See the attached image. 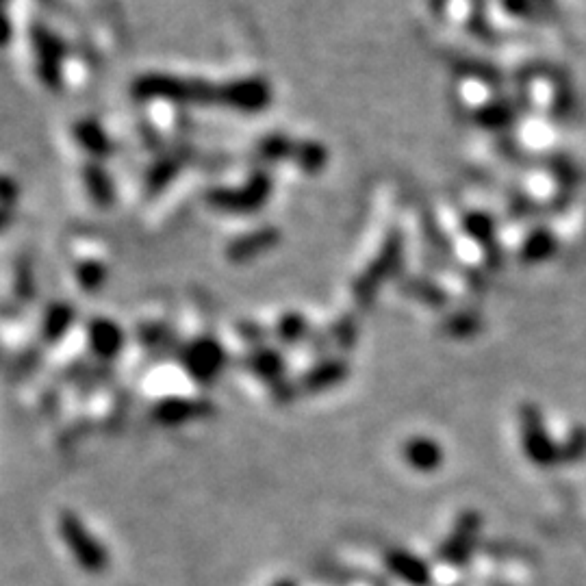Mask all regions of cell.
I'll return each instance as SVG.
<instances>
[{"mask_svg":"<svg viewBox=\"0 0 586 586\" xmlns=\"http://www.w3.org/2000/svg\"><path fill=\"white\" fill-rule=\"evenodd\" d=\"M135 94L142 98H165L174 103L211 105L220 103L239 111H261L270 103L272 92L261 79H244L228 85H213L200 79H181V76L150 74L135 83Z\"/></svg>","mask_w":586,"mask_h":586,"instance_id":"obj_1","label":"cell"},{"mask_svg":"<svg viewBox=\"0 0 586 586\" xmlns=\"http://www.w3.org/2000/svg\"><path fill=\"white\" fill-rule=\"evenodd\" d=\"M57 530L72 560L85 573L100 576V573H105L109 569L111 565L109 550L74 511H63L59 515Z\"/></svg>","mask_w":586,"mask_h":586,"instance_id":"obj_2","label":"cell"},{"mask_svg":"<svg viewBox=\"0 0 586 586\" xmlns=\"http://www.w3.org/2000/svg\"><path fill=\"white\" fill-rule=\"evenodd\" d=\"M176 359L191 382H196L198 387H211L226 372L228 350L220 339L211 335H200L181 343Z\"/></svg>","mask_w":586,"mask_h":586,"instance_id":"obj_3","label":"cell"},{"mask_svg":"<svg viewBox=\"0 0 586 586\" xmlns=\"http://www.w3.org/2000/svg\"><path fill=\"white\" fill-rule=\"evenodd\" d=\"M480 528H482L480 513L465 511V513L458 515L450 534L443 539L439 552H437L441 563L448 565V567H454V569L465 567L478 547Z\"/></svg>","mask_w":586,"mask_h":586,"instance_id":"obj_4","label":"cell"},{"mask_svg":"<svg viewBox=\"0 0 586 586\" xmlns=\"http://www.w3.org/2000/svg\"><path fill=\"white\" fill-rule=\"evenodd\" d=\"M213 413V400L202 396H165L150 406V419L163 428H181Z\"/></svg>","mask_w":586,"mask_h":586,"instance_id":"obj_5","label":"cell"},{"mask_svg":"<svg viewBox=\"0 0 586 586\" xmlns=\"http://www.w3.org/2000/svg\"><path fill=\"white\" fill-rule=\"evenodd\" d=\"M400 265V244L398 241H391V244L382 250L374 263L367 267V270L356 278L354 283V302L359 304L361 309H369L376 302L378 289L387 283V280L396 274Z\"/></svg>","mask_w":586,"mask_h":586,"instance_id":"obj_6","label":"cell"},{"mask_svg":"<svg viewBox=\"0 0 586 586\" xmlns=\"http://www.w3.org/2000/svg\"><path fill=\"white\" fill-rule=\"evenodd\" d=\"M352 374L350 363L341 356H324L317 363H313L309 369L298 376V389L302 396H322L343 385Z\"/></svg>","mask_w":586,"mask_h":586,"instance_id":"obj_7","label":"cell"},{"mask_svg":"<svg viewBox=\"0 0 586 586\" xmlns=\"http://www.w3.org/2000/svg\"><path fill=\"white\" fill-rule=\"evenodd\" d=\"M85 343L100 365H109L124 352L126 333L109 317H94L85 326Z\"/></svg>","mask_w":586,"mask_h":586,"instance_id":"obj_8","label":"cell"},{"mask_svg":"<svg viewBox=\"0 0 586 586\" xmlns=\"http://www.w3.org/2000/svg\"><path fill=\"white\" fill-rule=\"evenodd\" d=\"M239 367H241V372H246L252 378L263 382L267 389H272V387L280 385V382L287 380L285 354L272 348L270 343H265V346H259V348H250L239 359Z\"/></svg>","mask_w":586,"mask_h":586,"instance_id":"obj_9","label":"cell"},{"mask_svg":"<svg viewBox=\"0 0 586 586\" xmlns=\"http://www.w3.org/2000/svg\"><path fill=\"white\" fill-rule=\"evenodd\" d=\"M521 435H524V450L534 465L550 467L560 458V450L547 437L541 415L534 406H526L521 411Z\"/></svg>","mask_w":586,"mask_h":586,"instance_id":"obj_10","label":"cell"},{"mask_svg":"<svg viewBox=\"0 0 586 586\" xmlns=\"http://www.w3.org/2000/svg\"><path fill=\"white\" fill-rule=\"evenodd\" d=\"M387 571L404 586H432L435 584V576L432 569L422 556H417L404 547H391L382 556Z\"/></svg>","mask_w":586,"mask_h":586,"instance_id":"obj_11","label":"cell"},{"mask_svg":"<svg viewBox=\"0 0 586 586\" xmlns=\"http://www.w3.org/2000/svg\"><path fill=\"white\" fill-rule=\"evenodd\" d=\"M402 458L417 474H435L443 467L445 452L437 439L417 435L402 445Z\"/></svg>","mask_w":586,"mask_h":586,"instance_id":"obj_12","label":"cell"},{"mask_svg":"<svg viewBox=\"0 0 586 586\" xmlns=\"http://www.w3.org/2000/svg\"><path fill=\"white\" fill-rule=\"evenodd\" d=\"M76 322V311L68 302H53L44 311L42 317V341L46 346H57L63 339L70 335V330Z\"/></svg>","mask_w":586,"mask_h":586,"instance_id":"obj_13","label":"cell"},{"mask_svg":"<svg viewBox=\"0 0 586 586\" xmlns=\"http://www.w3.org/2000/svg\"><path fill=\"white\" fill-rule=\"evenodd\" d=\"M274 337L283 343L285 348L302 346L304 341L311 339V326L302 313L291 311L278 317V322L274 326Z\"/></svg>","mask_w":586,"mask_h":586,"instance_id":"obj_14","label":"cell"},{"mask_svg":"<svg viewBox=\"0 0 586 586\" xmlns=\"http://www.w3.org/2000/svg\"><path fill=\"white\" fill-rule=\"evenodd\" d=\"M137 341L150 352H168V350L178 352V348H181V346H176V343H172L174 341L172 330L159 322L139 326L137 328Z\"/></svg>","mask_w":586,"mask_h":586,"instance_id":"obj_15","label":"cell"},{"mask_svg":"<svg viewBox=\"0 0 586 586\" xmlns=\"http://www.w3.org/2000/svg\"><path fill=\"white\" fill-rule=\"evenodd\" d=\"M274 241H276V235L267 233V231H261L257 235L241 237L239 241H235V244L231 246V250H228V257H231L233 261L254 259V257H259V254H263L267 248H272Z\"/></svg>","mask_w":586,"mask_h":586,"instance_id":"obj_16","label":"cell"},{"mask_svg":"<svg viewBox=\"0 0 586 586\" xmlns=\"http://www.w3.org/2000/svg\"><path fill=\"white\" fill-rule=\"evenodd\" d=\"M406 293H409L411 298L428 304V307H432V309H439L445 304L443 289L437 285L426 283V280H411V283H406Z\"/></svg>","mask_w":586,"mask_h":586,"instance_id":"obj_17","label":"cell"},{"mask_svg":"<svg viewBox=\"0 0 586 586\" xmlns=\"http://www.w3.org/2000/svg\"><path fill=\"white\" fill-rule=\"evenodd\" d=\"M76 278H79V285L83 291H98L100 287L105 285L107 280V270L100 263L94 261H85L79 265V270H76Z\"/></svg>","mask_w":586,"mask_h":586,"instance_id":"obj_18","label":"cell"},{"mask_svg":"<svg viewBox=\"0 0 586 586\" xmlns=\"http://www.w3.org/2000/svg\"><path fill=\"white\" fill-rule=\"evenodd\" d=\"M356 337H359V330H356V324L346 317V320H341L339 324L330 328L328 341L330 346H337L339 350H350L356 343Z\"/></svg>","mask_w":586,"mask_h":586,"instance_id":"obj_19","label":"cell"},{"mask_svg":"<svg viewBox=\"0 0 586 586\" xmlns=\"http://www.w3.org/2000/svg\"><path fill=\"white\" fill-rule=\"evenodd\" d=\"M476 328H478V317L471 315V313L454 315V317H450L448 322L443 324V330L450 337H471L476 333Z\"/></svg>","mask_w":586,"mask_h":586,"instance_id":"obj_20","label":"cell"},{"mask_svg":"<svg viewBox=\"0 0 586 586\" xmlns=\"http://www.w3.org/2000/svg\"><path fill=\"white\" fill-rule=\"evenodd\" d=\"M267 335H270V333H267V330L261 324H257V322H241L237 326V337L241 341L248 343V350L250 348L265 346V343H267Z\"/></svg>","mask_w":586,"mask_h":586,"instance_id":"obj_21","label":"cell"},{"mask_svg":"<svg viewBox=\"0 0 586 586\" xmlns=\"http://www.w3.org/2000/svg\"><path fill=\"white\" fill-rule=\"evenodd\" d=\"M560 454H563V458H567V461H573V458H580L586 454V430L578 428L576 432H573L569 443L565 445L563 450H560Z\"/></svg>","mask_w":586,"mask_h":586,"instance_id":"obj_22","label":"cell"},{"mask_svg":"<svg viewBox=\"0 0 586 586\" xmlns=\"http://www.w3.org/2000/svg\"><path fill=\"white\" fill-rule=\"evenodd\" d=\"M272 586H298V582L291 580V578H278Z\"/></svg>","mask_w":586,"mask_h":586,"instance_id":"obj_23","label":"cell"}]
</instances>
